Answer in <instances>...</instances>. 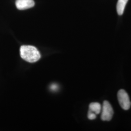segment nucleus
<instances>
[{
  "mask_svg": "<svg viewBox=\"0 0 131 131\" xmlns=\"http://www.w3.org/2000/svg\"><path fill=\"white\" fill-rule=\"evenodd\" d=\"M21 57L29 63H35L41 58V55L38 49L31 45H23L20 48Z\"/></svg>",
  "mask_w": 131,
  "mask_h": 131,
  "instance_id": "nucleus-1",
  "label": "nucleus"
},
{
  "mask_svg": "<svg viewBox=\"0 0 131 131\" xmlns=\"http://www.w3.org/2000/svg\"><path fill=\"white\" fill-rule=\"evenodd\" d=\"M117 99L119 103L123 109L125 110L129 109L131 107V102L129 95L125 90L121 89L118 91Z\"/></svg>",
  "mask_w": 131,
  "mask_h": 131,
  "instance_id": "nucleus-2",
  "label": "nucleus"
},
{
  "mask_svg": "<svg viewBox=\"0 0 131 131\" xmlns=\"http://www.w3.org/2000/svg\"><path fill=\"white\" fill-rule=\"evenodd\" d=\"M101 119L103 121H110L112 118L114 111L110 103L107 101L103 102L102 107Z\"/></svg>",
  "mask_w": 131,
  "mask_h": 131,
  "instance_id": "nucleus-3",
  "label": "nucleus"
},
{
  "mask_svg": "<svg viewBox=\"0 0 131 131\" xmlns=\"http://www.w3.org/2000/svg\"><path fill=\"white\" fill-rule=\"evenodd\" d=\"M35 5L34 0H16V6L19 10L27 9Z\"/></svg>",
  "mask_w": 131,
  "mask_h": 131,
  "instance_id": "nucleus-4",
  "label": "nucleus"
},
{
  "mask_svg": "<svg viewBox=\"0 0 131 131\" xmlns=\"http://www.w3.org/2000/svg\"><path fill=\"white\" fill-rule=\"evenodd\" d=\"M128 1V0H118L117 5V11L118 15H122L123 14Z\"/></svg>",
  "mask_w": 131,
  "mask_h": 131,
  "instance_id": "nucleus-5",
  "label": "nucleus"
},
{
  "mask_svg": "<svg viewBox=\"0 0 131 131\" xmlns=\"http://www.w3.org/2000/svg\"><path fill=\"white\" fill-rule=\"evenodd\" d=\"M102 106L98 103H92L89 104V110L96 114H99L102 111Z\"/></svg>",
  "mask_w": 131,
  "mask_h": 131,
  "instance_id": "nucleus-6",
  "label": "nucleus"
},
{
  "mask_svg": "<svg viewBox=\"0 0 131 131\" xmlns=\"http://www.w3.org/2000/svg\"><path fill=\"white\" fill-rule=\"evenodd\" d=\"M88 118L90 120H93L96 118V114L89 110L88 113Z\"/></svg>",
  "mask_w": 131,
  "mask_h": 131,
  "instance_id": "nucleus-7",
  "label": "nucleus"
},
{
  "mask_svg": "<svg viewBox=\"0 0 131 131\" xmlns=\"http://www.w3.org/2000/svg\"><path fill=\"white\" fill-rule=\"evenodd\" d=\"M57 86L56 84H52L51 86V89H52V90H56L57 89Z\"/></svg>",
  "mask_w": 131,
  "mask_h": 131,
  "instance_id": "nucleus-8",
  "label": "nucleus"
}]
</instances>
